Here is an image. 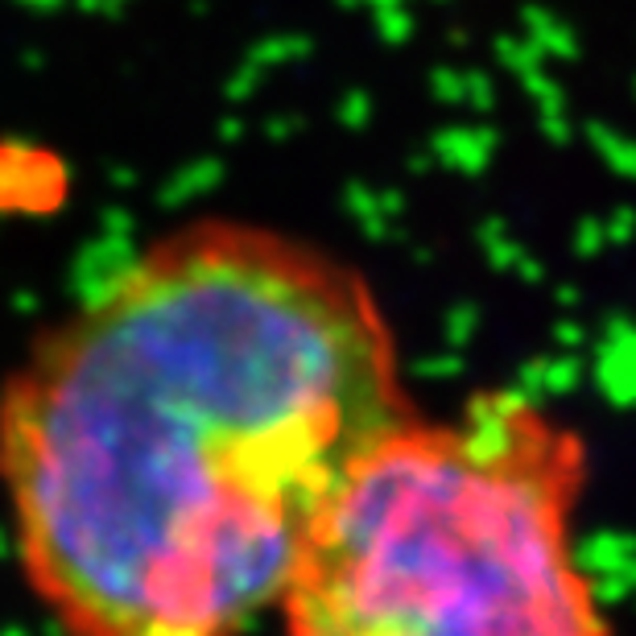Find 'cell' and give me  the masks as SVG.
I'll use <instances>...</instances> for the list:
<instances>
[{
  "mask_svg": "<svg viewBox=\"0 0 636 636\" xmlns=\"http://www.w3.org/2000/svg\"><path fill=\"white\" fill-rule=\"evenodd\" d=\"M414 409L356 264L240 219L149 240L0 388V492L59 636H244Z\"/></svg>",
  "mask_w": 636,
  "mask_h": 636,
  "instance_id": "1",
  "label": "cell"
},
{
  "mask_svg": "<svg viewBox=\"0 0 636 636\" xmlns=\"http://www.w3.org/2000/svg\"><path fill=\"white\" fill-rule=\"evenodd\" d=\"M583 483V435L517 388L409 414L314 521L285 636H616L578 559Z\"/></svg>",
  "mask_w": 636,
  "mask_h": 636,
  "instance_id": "2",
  "label": "cell"
}]
</instances>
